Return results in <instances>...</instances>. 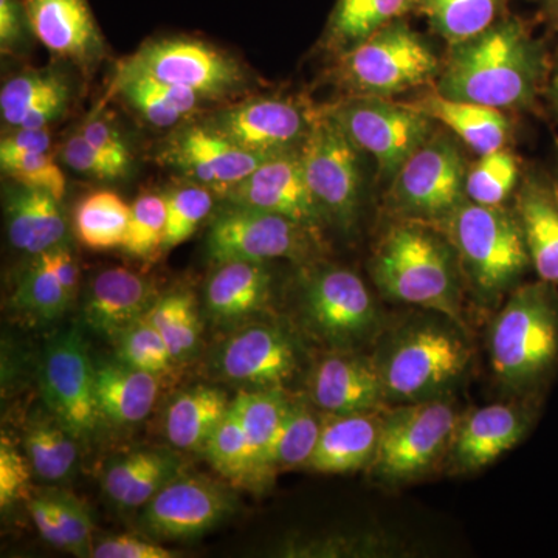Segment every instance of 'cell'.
<instances>
[{
	"mask_svg": "<svg viewBox=\"0 0 558 558\" xmlns=\"http://www.w3.org/2000/svg\"><path fill=\"white\" fill-rule=\"evenodd\" d=\"M233 510V499L218 484L175 476L143 512L142 524L161 538H191L218 526Z\"/></svg>",
	"mask_w": 558,
	"mask_h": 558,
	"instance_id": "d6986e66",
	"label": "cell"
},
{
	"mask_svg": "<svg viewBox=\"0 0 558 558\" xmlns=\"http://www.w3.org/2000/svg\"><path fill=\"white\" fill-rule=\"evenodd\" d=\"M556 179H557V182H558V170H557V172H556Z\"/></svg>",
	"mask_w": 558,
	"mask_h": 558,
	"instance_id": "91938a15",
	"label": "cell"
},
{
	"mask_svg": "<svg viewBox=\"0 0 558 558\" xmlns=\"http://www.w3.org/2000/svg\"><path fill=\"white\" fill-rule=\"evenodd\" d=\"M33 468L27 457L2 438L0 442V506L9 508L24 495L31 483Z\"/></svg>",
	"mask_w": 558,
	"mask_h": 558,
	"instance_id": "f907efd6",
	"label": "cell"
},
{
	"mask_svg": "<svg viewBox=\"0 0 558 558\" xmlns=\"http://www.w3.org/2000/svg\"><path fill=\"white\" fill-rule=\"evenodd\" d=\"M442 61L405 17L337 57L330 80L347 97L395 98L435 84Z\"/></svg>",
	"mask_w": 558,
	"mask_h": 558,
	"instance_id": "277c9868",
	"label": "cell"
},
{
	"mask_svg": "<svg viewBox=\"0 0 558 558\" xmlns=\"http://www.w3.org/2000/svg\"><path fill=\"white\" fill-rule=\"evenodd\" d=\"M95 387L101 417L120 425L148 417L160 391L159 377L121 362L95 368Z\"/></svg>",
	"mask_w": 558,
	"mask_h": 558,
	"instance_id": "f546056e",
	"label": "cell"
},
{
	"mask_svg": "<svg viewBox=\"0 0 558 558\" xmlns=\"http://www.w3.org/2000/svg\"><path fill=\"white\" fill-rule=\"evenodd\" d=\"M35 38L24 0H0V49L2 53L20 50Z\"/></svg>",
	"mask_w": 558,
	"mask_h": 558,
	"instance_id": "f5cc1de1",
	"label": "cell"
},
{
	"mask_svg": "<svg viewBox=\"0 0 558 558\" xmlns=\"http://www.w3.org/2000/svg\"><path fill=\"white\" fill-rule=\"evenodd\" d=\"M167 229V202L159 194H142L131 205L124 252L135 258H148L163 247Z\"/></svg>",
	"mask_w": 558,
	"mask_h": 558,
	"instance_id": "bcb514c9",
	"label": "cell"
},
{
	"mask_svg": "<svg viewBox=\"0 0 558 558\" xmlns=\"http://www.w3.org/2000/svg\"><path fill=\"white\" fill-rule=\"evenodd\" d=\"M180 459L160 450H135L109 462L102 490L120 508L146 506L178 476Z\"/></svg>",
	"mask_w": 558,
	"mask_h": 558,
	"instance_id": "83f0119b",
	"label": "cell"
},
{
	"mask_svg": "<svg viewBox=\"0 0 558 558\" xmlns=\"http://www.w3.org/2000/svg\"><path fill=\"white\" fill-rule=\"evenodd\" d=\"M323 424L311 403L290 400L289 409L278 429L277 439L270 451L271 476L279 470H290L310 464L317 449Z\"/></svg>",
	"mask_w": 558,
	"mask_h": 558,
	"instance_id": "f35d334b",
	"label": "cell"
},
{
	"mask_svg": "<svg viewBox=\"0 0 558 558\" xmlns=\"http://www.w3.org/2000/svg\"><path fill=\"white\" fill-rule=\"evenodd\" d=\"M230 405L226 392L218 388L199 385L180 392L165 416L168 440L179 450H204Z\"/></svg>",
	"mask_w": 558,
	"mask_h": 558,
	"instance_id": "1f68e13d",
	"label": "cell"
},
{
	"mask_svg": "<svg viewBox=\"0 0 558 558\" xmlns=\"http://www.w3.org/2000/svg\"><path fill=\"white\" fill-rule=\"evenodd\" d=\"M521 180L519 157L506 146L484 154L469 167L465 196L475 204L499 207L515 193Z\"/></svg>",
	"mask_w": 558,
	"mask_h": 558,
	"instance_id": "60d3db41",
	"label": "cell"
},
{
	"mask_svg": "<svg viewBox=\"0 0 558 558\" xmlns=\"http://www.w3.org/2000/svg\"><path fill=\"white\" fill-rule=\"evenodd\" d=\"M205 454L220 475L234 483H252V459L247 436L240 418L230 410L219 422L204 447Z\"/></svg>",
	"mask_w": 558,
	"mask_h": 558,
	"instance_id": "7bdbcfd3",
	"label": "cell"
},
{
	"mask_svg": "<svg viewBox=\"0 0 558 558\" xmlns=\"http://www.w3.org/2000/svg\"><path fill=\"white\" fill-rule=\"evenodd\" d=\"M51 138L47 128L40 130H13L0 142V156L25 153H49Z\"/></svg>",
	"mask_w": 558,
	"mask_h": 558,
	"instance_id": "11a10c76",
	"label": "cell"
},
{
	"mask_svg": "<svg viewBox=\"0 0 558 558\" xmlns=\"http://www.w3.org/2000/svg\"><path fill=\"white\" fill-rule=\"evenodd\" d=\"M60 199L47 191L16 183L5 202L7 231L11 245L36 256L65 244L68 220Z\"/></svg>",
	"mask_w": 558,
	"mask_h": 558,
	"instance_id": "4316f807",
	"label": "cell"
},
{
	"mask_svg": "<svg viewBox=\"0 0 558 558\" xmlns=\"http://www.w3.org/2000/svg\"><path fill=\"white\" fill-rule=\"evenodd\" d=\"M44 256L49 260L51 270L60 279L61 286L69 293L70 299H75L80 274L76 260L73 258L68 245L62 244L47 250V252H44Z\"/></svg>",
	"mask_w": 558,
	"mask_h": 558,
	"instance_id": "9f6ffc18",
	"label": "cell"
},
{
	"mask_svg": "<svg viewBox=\"0 0 558 558\" xmlns=\"http://www.w3.org/2000/svg\"><path fill=\"white\" fill-rule=\"evenodd\" d=\"M119 73L186 87L205 100L236 94L247 83L244 69L233 57L205 40L185 36L149 40L120 65Z\"/></svg>",
	"mask_w": 558,
	"mask_h": 558,
	"instance_id": "30bf717a",
	"label": "cell"
},
{
	"mask_svg": "<svg viewBox=\"0 0 558 558\" xmlns=\"http://www.w3.org/2000/svg\"><path fill=\"white\" fill-rule=\"evenodd\" d=\"M300 154L307 185L325 222L352 229L362 207V150L328 109L315 110Z\"/></svg>",
	"mask_w": 558,
	"mask_h": 558,
	"instance_id": "8992f818",
	"label": "cell"
},
{
	"mask_svg": "<svg viewBox=\"0 0 558 558\" xmlns=\"http://www.w3.org/2000/svg\"><path fill=\"white\" fill-rule=\"evenodd\" d=\"M508 5L509 0H414L413 13L451 46L487 31L509 14Z\"/></svg>",
	"mask_w": 558,
	"mask_h": 558,
	"instance_id": "d590c367",
	"label": "cell"
},
{
	"mask_svg": "<svg viewBox=\"0 0 558 558\" xmlns=\"http://www.w3.org/2000/svg\"><path fill=\"white\" fill-rule=\"evenodd\" d=\"M61 159L65 165L80 174L98 180H116L123 178V171L119 170L112 161L106 159L100 150L81 135V132L70 135L61 148Z\"/></svg>",
	"mask_w": 558,
	"mask_h": 558,
	"instance_id": "681fc988",
	"label": "cell"
},
{
	"mask_svg": "<svg viewBox=\"0 0 558 558\" xmlns=\"http://www.w3.org/2000/svg\"><path fill=\"white\" fill-rule=\"evenodd\" d=\"M458 266L457 252L438 227L400 218L381 234L369 269L389 299L459 322Z\"/></svg>",
	"mask_w": 558,
	"mask_h": 558,
	"instance_id": "7a4b0ae2",
	"label": "cell"
},
{
	"mask_svg": "<svg viewBox=\"0 0 558 558\" xmlns=\"http://www.w3.org/2000/svg\"><path fill=\"white\" fill-rule=\"evenodd\" d=\"M407 102L436 123L442 124L478 156L508 146L512 126L502 110L476 102L451 100L435 89L424 92Z\"/></svg>",
	"mask_w": 558,
	"mask_h": 558,
	"instance_id": "484cf974",
	"label": "cell"
},
{
	"mask_svg": "<svg viewBox=\"0 0 558 558\" xmlns=\"http://www.w3.org/2000/svg\"><path fill=\"white\" fill-rule=\"evenodd\" d=\"M470 355L468 344L453 330L417 326L396 341L379 365L385 398L432 399L462 376Z\"/></svg>",
	"mask_w": 558,
	"mask_h": 558,
	"instance_id": "9c48e42d",
	"label": "cell"
},
{
	"mask_svg": "<svg viewBox=\"0 0 558 558\" xmlns=\"http://www.w3.org/2000/svg\"><path fill=\"white\" fill-rule=\"evenodd\" d=\"M384 398L379 365L368 359L333 355L312 373V402L330 416L374 410Z\"/></svg>",
	"mask_w": 558,
	"mask_h": 558,
	"instance_id": "cb8c5ba5",
	"label": "cell"
},
{
	"mask_svg": "<svg viewBox=\"0 0 558 558\" xmlns=\"http://www.w3.org/2000/svg\"><path fill=\"white\" fill-rule=\"evenodd\" d=\"M27 508L40 537L54 548L78 557L92 553L94 523L78 498L65 492H47L28 499Z\"/></svg>",
	"mask_w": 558,
	"mask_h": 558,
	"instance_id": "e575fe53",
	"label": "cell"
},
{
	"mask_svg": "<svg viewBox=\"0 0 558 558\" xmlns=\"http://www.w3.org/2000/svg\"><path fill=\"white\" fill-rule=\"evenodd\" d=\"M529 428L526 411L513 405L484 407L459 422L450 444L451 461L461 472L486 468L512 450Z\"/></svg>",
	"mask_w": 558,
	"mask_h": 558,
	"instance_id": "7402d4cb",
	"label": "cell"
},
{
	"mask_svg": "<svg viewBox=\"0 0 558 558\" xmlns=\"http://www.w3.org/2000/svg\"><path fill=\"white\" fill-rule=\"evenodd\" d=\"M546 97H548L550 108H553L554 112L558 116V58L556 62H553V68H550L548 86H546Z\"/></svg>",
	"mask_w": 558,
	"mask_h": 558,
	"instance_id": "6f0895ef",
	"label": "cell"
},
{
	"mask_svg": "<svg viewBox=\"0 0 558 558\" xmlns=\"http://www.w3.org/2000/svg\"><path fill=\"white\" fill-rule=\"evenodd\" d=\"M304 311L312 328L330 343L352 344L368 337L377 319L376 304L357 274L326 267L304 286Z\"/></svg>",
	"mask_w": 558,
	"mask_h": 558,
	"instance_id": "9a60e30c",
	"label": "cell"
},
{
	"mask_svg": "<svg viewBox=\"0 0 558 558\" xmlns=\"http://www.w3.org/2000/svg\"><path fill=\"white\" fill-rule=\"evenodd\" d=\"M414 0H337L323 44L340 57L391 22L413 13Z\"/></svg>",
	"mask_w": 558,
	"mask_h": 558,
	"instance_id": "d6a6232c",
	"label": "cell"
},
{
	"mask_svg": "<svg viewBox=\"0 0 558 558\" xmlns=\"http://www.w3.org/2000/svg\"><path fill=\"white\" fill-rule=\"evenodd\" d=\"M271 157L248 153L204 123L175 132L160 160L223 196Z\"/></svg>",
	"mask_w": 558,
	"mask_h": 558,
	"instance_id": "2e32d148",
	"label": "cell"
},
{
	"mask_svg": "<svg viewBox=\"0 0 558 558\" xmlns=\"http://www.w3.org/2000/svg\"><path fill=\"white\" fill-rule=\"evenodd\" d=\"M548 49L526 21L506 14L487 31L451 44L433 89L499 110L529 109L546 92Z\"/></svg>",
	"mask_w": 558,
	"mask_h": 558,
	"instance_id": "6da1fadb",
	"label": "cell"
},
{
	"mask_svg": "<svg viewBox=\"0 0 558 558\" xmlns=\"http://www.w3.org/2000/svg\"><path fill=\"white\" fill-rule=\"evenodd\" d=\"M116 92L154 128H171L199 110L205 100L197 92L134 73H119ZM207 101V100H205Z\"/></svg>",
	"mask_w": 558,
	"mask_h": 558,
	"instance_id": "836d02e7",
	"label": "cell"
},
{
	"mask_svg": "<svg viewBox=\"0 0 558 558\" xmlns=\"http://www.w3.org/2000/svg\"><path fill=\"white\" fill-rule=\"evenodd\" d=\"M290 399L282 389L242 391L231 400V410L240 418L247 436L252 459V483H264L270 478V451L278 429L289 409Z\"/></svg>",
	"mask_w": 558,
	"mask_h": 558,
	"instance_id": "4dcf8cb0",
	"label": "cell"
},
{
	"mask_svg": "<svg viewBox=\"0 0 558 558\" xmlns=\"http://www.w3.org/2000/svg\"><path fill=\"white\" fill-rule=\"evenodd\" d=\"M80 132L95 149L100 150L106 159L126 174L131 167V150L112 123L108 120L90 119L81 126Z\"/></svg>",
	"mask_w": 558,
	"mask_h": 558,
	"instance_id": "816d5d0a",
	"label": "cell"
},
{
	"mask_svg": "<svg viewBox=\"0 0 558 558\" xmlns=\"http://www.w3.org/2000/svg\"><path fill=\"white\" fill-rule=\"evenodd\" d=\"M492 368L509 387H537L558 363V288L538 281L520 286L490 332Z\"/></svg>",
	"mask_w": 558,
	"mask_h": 558,
	"instance_id": "3957f363",
	"label": "cell"
},
{
	"mask_svg": "<svg viewBox=\"0 0 558 558\" xmlns=\"http://www.w3.org/2000/svg\"><path fill=\"white\" fill-rule=\"evenodd\" d=\"M314 116L288 98L258 97L219 110L205 123L248 153L279 156L301 148Z\"/></svg>",
	"mask_w": 558,
	"mask_h": 558,
	"instance_id": "5bb4252c",
	"label": "cell"
},
{
	"mask_svg": "<svg viewBox=\"0 0 558 558\" xmlns=\"http://www.w3.org/2000/svg\"><path fill=\"white\" fill-rule=\"evenodd\" d=\"M459 418L450 402L417 400L384 417L379 447L371 464L379 478L405 481L435 464L450 446Z\"/></svg>",
	"mask_w": 558,
	"mask_h": 558,
	"instance_id": "8fae6325",
	"label": "cell"
},
{
	"mask_svg": "<svg viewBox=\"0 0 558 558\" xmlns=\"http://www.w3.org/2000/svg\"><path fill=\"white\" fill-rule=\"evenodd\" d=\"M542 16L558 33V0H542Z\"/></svg>",
	"mask_w": 558,
	"mask_h": 558,
	"instance_id": "680465c9",
	"label": "cell"
},
{
	"mask_svg": "<svg viewBox=\"0 0 558 558\" xmlns=\"http://www.w3.org/2000/svg\"><path fill=\"white\" fill-rule=\"evenodd\" d=\"M299 352L284 330L253 325L219 349L215 368L223 379L258 389H282L299 371Z\"/></svg>",
	"mask_w": 558,
	"mask_h": 558,
	"instance_id": "ac0fdd59",
	"label": "cell"
},
{
	"mask_svg": "<svg viewBox=\"0 0 558 558\" xmlns=\"http://www.w3.org/2000/svg\"><path fill=\"white\" fill-rule=\"evenodd\" d=\"M170 348L172 357L190 359L201 343V319L190 293H171L156 301L145 315Z\"/></svg>",
	"mask_w": 558,
	"mask_h": 558,
	"instance_id": "ab89813d",
	"label": "cell"
},
{
	"mask_svg": "<svg viewBox=\"0 0 558 558\" xmlns=\"http://www.w3.org/2000/svg\"><path fill=\"white\" fill-rule=\"evenodd\" d=\"M318 231L260 209L238 207L220 213L208 234L209 256L227 260L310 259L317 245Z\"/></svg>",
	"mask_w": 558,
	"mask_h": 558,
	"instance_id": "7c38bea8",
	"label": "cell"
},
{
	"mask_svg": "<svg viewBox=\"0 0 558 558\" xmlns=\"http://www.w3.org/2000/svg\"><path fill=\"white\" fill-rule=\"evenodd\" d=\"M64 81L51 70H31L7 81L0 90V116L3 123L17 130L36 101L57 89Z\"/></svg>",
	"mask_w": 558,
	"mask_h": 558,
	"instance_id": "7dc6e473",
	"label": "cell"
},
{
	"mask_svg": "<svg viewBox=\"0 0 558 558\" xmlns=\"http://www.w3.org/2000/svg\"><path fill=\"white\" fill-rule=\"evenodd\" d=\"M13 303L17 310L27 312L33 317L51 322L64 314L72 299L51 270L49 260L40 253L22 274Z\"/></svg>",
	"mask_w": 558,
	"mask_h": 558,
	"instance_id": "b9f144b4",
	"label": "cell"
},
{
	"mask_svg": "<svg viewBox=\"0 0 558 558\" xmlns=\"http://www.w3.org/2000/svg\"><path fill=\"white\" fill-rule=\"evenodd\" d=\"M75 439L57 418L32 422L25 429L24 447L33 473L49 483L68 480L78 458Z\"/></svg>",
	"mask_w": 558,
	"mask_h": 558,
	"instance_id": "74e56055",
	"label": "cell"
},
{
	"mask_svg": "<svg viewBox=\"0 0 558 558\" xmlns=\"http://www.w3.org/2000/svg\"><path fill=\"white\" fill-rule=\"evenodd\" d=\"M326 109L352 143L376 160L381 178L389 180L396 178L438 126L409 102L392 98L344 97Z\"/></svg>",
	"mask_w": 558,
	"mask_h": 558,
	"instance_id": "52a82bcc",
	"label": "cell"
},
{
	"mask_svg": "<svg viewBox=\"0 0 558 558\" xmlns=\"http://www.w3.org/2000/svg\"><path fill=\"white\" fill-rule=\"evenodd\" d=\"M95 558H172L174 554L157 543L146 542L135 535H116L101 539L92 548Z\"/></svg>",
	"mask_w": 558,
	"mask_h": 558,
	"instance_id": "db71d44e",
	"label": "cell"
},
{
	"mask_svg": "<svg viewBox=\"0 0 558 558\" xmlns=\"http://www.w3.org/2000/svg\"><path fill=\"white\" fill-rule=\"evenodd\" d=\"M532 269L558 288V182L556 175L529 171L521 175L515 207Z\"/></svg>",
	"mask_w": 558,
	"mask_h": 558,
	"instance_id": "44dd1931",
	"label": "cell"
},
{
	"mask_svg": "<svg viewBox=\"0 0 558 558\" xmlns=\"http://www.w3.org/2000/svg\"><path fill=\"white\" fill-rule=\"evenodd\" d=\"M468 171L461 145L436 130L392 179L389 205L402 219L438 223L468 201Z\"/></svg>",
	"mask_w": 558,
	"mask_h": 558,
	"instance_id": "ba28073f",
	"label": "cell"
},
{
	"mask_svg": "<svg viewBox=\"0 0 558 558\" xmlns=\"http://www.w3.org/2000/svg\"><path fill=\"white\" fill-rule=\"evenodd\" d=\"M35 38L57 57L90 68L106 46L87 0H24Z\"/></svg>",
	"mask_w": 558,
	"mask_h": 558,
	"instance_id": "ffe728a7",
	"label": "cell"
},
{
	"mask_svg": "<svg viewBox=\"0 0 558 558\" xmlns=\"http://www.w3.org/2000/svg\"><path fill=\"white\" fill-rule=\"evenodd\" d=\"M117 354L124 365L145 371L156 377L165 376L172 369L175 359L161 339L159 330L150 325L148 318L143 317L132 323L117 336Z\"/></svg>",
	"mask_w": 558,
	"mask_h": 558,
	"instance_id": "ee69618b",
	"label": "cell"
},
{
	"mask_svg": "<svg viewBox=\"0 0 558 558\" xmlns=\"http://www.w3.org/2000/svg\"><path fill=\"white\" fill-rule=\"evenodd\" d=\"M384 417L369 411L333 414L323 424L317 449L307 468L322 473H347L373 462Z\"/></svg>",
	"mask_w": 558,
	"mask_h": 558,
	"instance_id": "d4e9b609",
	"label": "cell"
},
{
	"mask_svg": "<svg viewBox=\"0 0 558 558\" xmlns=\"http://www.w3.org/2000/svg\"><path fill=\"white\" fill-rule=\"evenodd\" d=\"M167 202V229H165L163 252L183 244L213 208L211 190L199 183L179 186L163 194Z\"/></svg>",
	"mask_w": 558,
	"mask_h": 558,
	"instance_id": "f6af8a7d",
	"label": "cell"
},
{
	"mask_svg": "<svg viewBox=\"0 0 558 558\" xmlns=\"http://www.w3.org/2000/svg\"><path fill=\"white\" fill-rule=\"evenodd\" d=\"M3 174L21 185L53 194L62 201L65 194V175L50 153H25L0 156Z\"/></svg>",
	"mask_w": 558,
	"mask_h": 558,
	"instance_id": "c3c4849f",
	"label": "cell"
},
{
	"mask_svg": "<svg viewBox=\"0 0 558 558\" xmlns=\"http://www.w3.org/2000/svg\"><path fill=\"white\" fill-rule=\"evenodd\" d=\"M222 197L231 205L284 216L315 231L325 222L307 185L300 149L264 161Z\"/></svg>",
	"mask_w": 558,
	"mask_h": 558,
	"instance_id": "e0dca14e",
	"label": "cell"
},
{
	"mask_svg": "<svg viewBox=\"0 0 558 558\" xmlns=\"http://www.w3.org/2000/svg\"><path fill=\"white\" fill-rule=\"evenodd\" d=\"M270 292L271 275L264 263L227 260L208 279L205 304L213 318L234 322L263 310Z\"/></svg>",
	"mask_w": 558,
	"mask_h": 558,
	"instance_id": "f1b7e54d",
	"label": "cell"
},
{
	"mask_svg": "<svg viewBox=\"0 0 558 558\" xmlns=\"http://www.w3.org/2000/svg\"><path fill=\"white\" fill-rule=\"evenodd\" d=\"M156 301V288L149 279L121 267L102 270L87 289L84 319L95 332L117 337L145 317Z\"/></svg>",
	"mask_w": 558,
	"mask_h": 558,
	"instance_id": "603a6c76",
	"label": "cell"
},
{
	"mask_svg": "<svg viewBox=\"0 0 558 558\" xmlns=\"http://www.w3.org/2000/svg\"><path fill=\"white\" fill-rule=\"evenodd\" d=\"M40 391L47 409L76 439L98 427L95 368L83 337L75 328L58 333L44 351L39 369Z\"/></svg>",
	"mask_w": 558,
	"mask_h": 558,
	"instance_id": "4fadbf2b",
	"label": "cell"
},
{
	"mask_svg": "<svg viewBox=\"0 0 558 558\" xmlns=\"http://www.w3.org/2000/svg\"><path fill=\"white\" fill-rule=\"evenodd\" d=\"M433 226L446 234L459 266L484 295L512 289L532 267L519 219L505 205L487 207L468 199Z\"/></svg>",
	"mask_w": 558,
	"mask_h": 558,
	"instance_id": "5b68a950",
	"label": "cell"
},
{
	"mask_svg": "<svg viewBox=\"0 0 558 558\" xmlns=\"http://www.w3.org/2000/svg\"><path fill=\"white\" fill-rule=\"evenodd\" d=\"M131 205L112 191H98L80 201L75 231L81 244L92 250L123 247L130 227Z\"/></svg>",
	"mask_w": 558,
	"mask_h": 558,
	"instance_id": "8d00e7d4",
	"label": "cell"
}]
</instances>
